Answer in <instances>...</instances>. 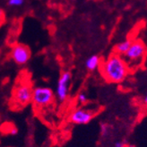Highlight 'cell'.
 I'll return each instance as SVG.
<instances>
[{
    "instance_id": "cell-1",
    "label": "cell",
    "mask_w": 147,
    "mask_h": 147,
    "mask_svg": "<svg viewBox=\"0 0 147 147\" xmlns=\"http://www.w3.org/2000/svg\"><path fill=\"white\" fill-rule=\"evenodd\" d=\"M100 72L107 82L121 83L128 75L127 62L120 55L115 53L110 54L100 66Z\"/></svg>"
},
{
    "instance_id": "cell-2",
    "label": "cell",
    "mask_w": 147,
    "mask_h": 147,
    "mask_svg": "<svg viewBox=\"0 0 147 147\" xmlns=\"http://www.w3.org/2000/svg\"><path fill=\"white\" fill-rule=\"evenodd\" d=\"M32 87L31 83L23 79L13 87L12 92V105L16 109H21L32 102Z\"/></svg>"
},
{
    "instance_id": "cell-3",
    "label": "cell",
    "mask_w": 147,
    "mask_h": 147,
    "mask_svg": "<svg viewBox=\"0 0 147 147\" xmlns=\"http://www.w3.org/2000/svg\"><path fill=\"white\" fill-rule=\"evenodd\" d=\"M55 93L49 87L40 86L32 90V103L37 109H45L53 104Z\"/></svg>"
},
{
    "instance_id": "cell-4",
    "label": "cell",
    "mask_w": 147,
    "mask_h": 147,
    "mask_svg": "<svg viewBox=\"0 0 147 147\" xmlns=\"http://www.w3.org/2000/svg\"><path fill=\"white\" fill-rule=\"evenodd\" d=\"M71 79H72V74L69 71L62 72L59 78H58L55 97L60 102L65 101L68 97Z\"/></svg>"
},
{
    "instance_id": "cell-5",
    "label": "cell",
    "mask_w": 147,
    "mask_h": 147,
    "mask_svg": "<svg viewBox=\"0 0 147 147\" xmlns=\"http://www.w3.org/2000/svg\"><path fill=\"white\" fill-rule=\"evenodd\" d=\"M146 51V47L142 41H135L131 43L128 51L125 54V61L131 63L140 62L145 56Z\"/></svg>"
},
{
    "instance_id": "cell-6",
    "label": "cell",
    "mask_w": 147,
    "mask_h": 147,
    "mask_svg": "<svg viewBox=\"0 0 147 147\" xmlns=\"http://www.w3.org/2000/svg\"><path fill=\"white\" fill-rule=\"evenodd\" d=\"M97 110L78 107L75 109L69 116V120L76 124H86L90 123L96 116Z\"/></svg>"
},
{
    "instance_id": "cell-7",
    "label": "cell",
    "mask_w": 147,
    "mask_h": 147,
    "mask_svg": "<svg viewBox=\"0 0 147 147\" xmlns=\"http://www.w3.org/2000/svg\"><path fill=\"white\" fill-rule=\"evenodd\" d=\"M12 60L18 65H24L30 61L32 53L31 50L27 45L23 43H17L11 50Z\"/></svg>"
},
{
    "instance_id": "cell-8",
    "label": "cell",
    "mask_w": 147,
    "mask_h": 147,
    "mask_svg": "<svg viewBox=\"0 0 147 147\" xmlns=\"http://www.w3.org/2000/svg\"><path fill=\"white\" fill-rule=\"evenodd\" d=\"M101 64L100 58L98 55H92L85 62V67L88 70L94 71L100 68Z\"/></svg>"
},
{
    "instance_id": "cell-9",
    "label": "cell",
    "mask_w": 147,
    "mask_h": 147,
    "mask_svg": "<svg viewBox=\"0 0 147 147\" xmlns=\"http://www.w3.org/2000/svg\"><path fill=\"white\" fill-rule=\"evenodd\" d=\"M0 132L3 135H16L18 132L17 127L11 122H5L0 126Z\"/></svg>"
},
{
    "instance_id": "cell-10",
    "label": "cell",
    "mask_w": 147,
    "mask_h": 147,
    "mask_svg": "<svg viewBox=\"0 0 147 147\" xmlns=\"http://www.w3.org/2000/svg\"><path fill=\"white\" fill-rule=\"evenodd\" d=\"M132 42L130 40H125L119 43H117L115 47V53L119 55H125L128 51Z\"/></svg>"
},
{
    "instance_id": "cell-11",
    "label": "cell",
    "mask_w": 147,
    "mask_h": 147,
    "mask_svg": "<svg viewBox=\"0 0 147 147\" xmlns=\"http://www.w3.org/2000/svg\"><path fill=\"white\" fill-rule=\"evenodd\" d=\"M110 130H111V127L109 124L106 123H102L100 124V135L103 137H107L109 136V135L110 134Z\"/></svg>"
},
{
    "instance_id": "cell-12",
    "label": "cell",
    "mask_w": 147,
    "mask_h": 147,
    "mask_svg": "<svg viewBox=\"0 0 147 147\" xmlns=\"http://www.w3.org/2000/svg\"><path fill=\"white\" fill-rule=\"evenodd\" d=\"M77 101L80 103V104H85V103L88 101V96H87V94L84 91L82 92H80L78 94V96H77Z\"/></svg>"
},
{
    "instance_id": "cell-13",
    "label": "cell",
    "mask_w": 147,
    "mask_h": 147,
    "mask_svg": "<svg viewBox=\"0 0 147 147\" xmlns=\"http://www.w3.org/2000/svg\"><path fill=\"white\" fill-rule=\"evenodd\" d=\"M24 0H8V5L11 6H19L24 4Z\"/></svg>"
},
{
    "instance_id": "cell-14",
    "label": "cell",
    "mask_w": 147,
    "mask_h": 147,
    "mask_svg": "<svg viewBox=\"0 0 147 147\" xmlns=\"http://www.w3.org/2000/svg\"><path fill=\"white\" fill-rule=\"evenodd\" d=\"M5 12H4V10L2 8H0V26H1L5 23Z\"/></svg>"
},
{
    "instance_id": "cell-15",
    "label": "cell",
    "mask_w": 147,
    "mask_h": 147,
    "mask_svg": "<svg viewBox=\"0 0 147 147\" xmlns=\"http://www.w3.org/2000/svg\"><path fill=\"white\" fill-rule=\"evenodd\" d=\"M127 144L125 141H117L114 144V147H127Z\"/></svg>"
},
{
    "instance_id": "cell-16",
    "label": "cell",
    "mask_w": 147,
    "mask_h": 147,
    "mask_svg": "<svg viewBox=\"0 0 147 147\" xmlns=\"http://www.w3.org/2000/svg\"><path fill=\"white\" fill-rule=\"evenodd\" d=\"M144 107H145V109H146V112H147V94L144 98Z\"/></svg>"
},
{
    "instance_id": "cell-17",
    "label": "cell",
    "mask_w": 147,
    "mask_h": 147,
    "mask_svg": "<svg viewBox=\"0 0 147 147\" xmlns=\"http://www.w3.org/2000/svg\"><path fill=\"white\" fill-rule=\"evenodd\" d=\"M127 147H136L135 145H132V144H127Z\"/></svg>"
}]
</instances>
